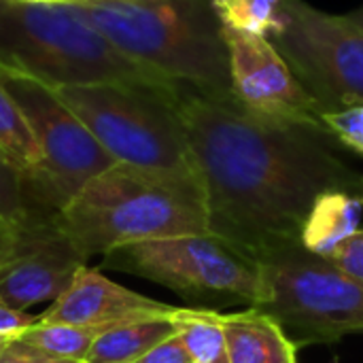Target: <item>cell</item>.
<instances>
[{
    "instance_id": "3",
    "label": "cell",
    "mask_w": 363,
    "mask_h": 363,
    "mask_svg": "<svg viewBox=\"0 0 363 363\" xmlns=\"http://www.w3.org/2000/svg\"><path fill=\"white\" fill-rule=\"evenodd\" d=\"M0 68L60 85L121 83L177 98L181 83L108 43L72 4L0 0Z\"/></svg>"
},
{
    "instance_id": "31",
    "label": "cell",
    "mask_w": 363,
    "mask_h": 363,
    "mask_svg": "<svg viewBox=\"0 0 363 363\" xmlns=\"http://www.w3.org/2000/svg\"><path fill=\"white\" fill-rule=\"evenodd\" d=\"M194 363H198V362H194Z\"/></svg>"
},
{
    "instance_id": "24",
    "label": "cell",
    "mask_w": 363,
    "mask_h": 363,
    "mask_svg": "<svg viewBox=\"0 0 363 363\" xmlns=\"http://www.w3.org/2000/svg\"><path fill=\"white\" fill-rule=\"evenodd\" d=\"M0 363H81L72 362V359H62L55 355H49L36 347H30L26 342H21L17 336L11 340V345L6 347V351L2 353Z\"/></svg>"
},
{
    "instance_id": "4",
    "label": "cell",
    "mask_w": 363,
    "mask_h": 363,
    "mask_svg": "<svg viewBox=\"0 0 363 363\" xmlns=\"http://www.w3.org/2000/svg\"><path fill=\"white\" fill-rule=\"evenodd\" d=\"M55 223L85 259L145 240L208 234L202 191L119 162L94 177Z\"/></svg>"
},
{
    "instance_id": "28",
    "label": "cell",
    "mask_w": 363,
    "mask_h": 363,
    "mask_svg": "<svg viewBox=\"0 0 363 363\" xmlns=\"http://www.w3.org/2000/svg\"><path fill=\"white\" fill-rule=\"evenodd\" d=\"M19 2H32V4H70L77 0H19Z\"/></svg>"
},
{
    "instance_id": "17",
    "label": "cell",
    "mask_w": 363,
    "mask_h": 363,
    "mask_svg": "<svg viewBox=\"0 0 363 363\" xmlns=\"http://www.w3.org/2000/svg\"><path fill=\"white\" fill-rule=\"evenodd\" d=\"M225 30L274 38L287 26V0H211Z\"/></svg>"
},
{
    "instance_id": "16",
    "label": "cell",
    "mask_w": 363,
    "mask_h": 363,
    "mask_svg": "<svg viewBox=\"0 0 363 363\" xmlns=\"http://www.w3.org/2000/svg\"><path fill=\"white\" fill-rule=\"evenodd\" d=\"M0 151L28 177L36 179L43 166V153L36 136L13 96L0 83Z\"/></svg>"
},
{
    "instance_id": "7",
    "label": "cell",
    "mask_w": 363,
    "mask_h": 363,
    "mask_svg": "<svg viewBox=\"0 0 363 363\" xmlns=\"http://www.w3.org/2000/svg\"><path fill=\"white\" fill-rule=\"evenodd\" d=\"M264 266L266 300L255 311L272 317L300 347L363 334V285L304 247Z\"/></svg>"
},
{
    "instance_id": "10",
    "label": "cell",
    "mask_w": 363,
    "mask_h": 363,
    "mask_svg": "<svg viewBox=\"0 0 363 363\" xmlns=\"http://www.w3.org/2000/svg\"><path fill=\"white\" fill-rule=\"evenodd\" d=\"M234 104L253 117L328 134L325 111L266 36L221 28Z\"/></svg>"
},
{
    "instance_id": "6",
    "label": "cell",
    "mask_w": 363,
    "mask_h": 363,
    "mask_svg": "<svg viewBox=\"0 0 363 363\" xmlns=\"http://www.w3.org/2000/svg\"><path fill=\"white\" fill-rule=\"evenodd\" d=\"M102 266L160 283L191 302L247 304L253 308L266 300L264 266L213 234L119 247L104 255Z\"/></svg>"
},
{
    "instance_id": "20",
    "label": "cell",
    "mask_w": 363,
    "mask_h": 363,
    "mask_svg": "<svg viewBox=\"0 0 363 363\" xmlns=\"http://www.w3.org/2000/svg\"><path fill=\"white\" fill-rule=\"evenodd\" d=\"M106 328H79V325H64V323H38L17 338L30 347H36L49 355L81 362L87 357L94 340Z\"/></svg>"
},
{
    "instance_id": "14",
    "label": "cell",
    "mask_w": 363,
    "mask_h": 363,
    "mask_svg": "<svg viewBox=\"0 0 363 363\" xmlns=\"http://www.w3.org/2000/svg\"><path fill=\"white\" fill-rule=\"evenodd\" d=\"M362 198L353 191L332 189L321 194L302 228V247L319 257H330L362 223Z\"/></svg>"
},
{
    "instance_id": "18",
    "label": "cell",
    "mask_w": 363,
    "mask_h": 363,
    "mask_svg": "<svg viewBox=\"0 0 363 363\" xmlns=\"http://www.w3.org/2000/svg\"><path fill=\"white\" fill-rule=\"evenodd\" d=\"M179 336L198 363H230L221 313L213 308H185L179 319Z\"/></svg>"
},
{
    "instance_id": "9",
    "label": "cell",
    "mask_w": 363,
    "mask_h": 363,
    "mask_svg": "<svg viewBox=\"0 0 363 363\" xmlns=\"http://www.w3.org/2000/svg\"><path fill=\"white\" fill-rule=\"evenodd\" d=\"M285 11L287 26L272 43L321 108L363 104V30L304 0H287Z\"/></svg>"
},
{
    "instance_id": "12",
    "label": "cell",
    "mask_w": 363,
    "mask_h": 363,
    "mask_svg": "<svg viewBox=\"0 0 363 363\" xmlns=\"http://www.w3.org/2000/svg\"><path fill=\"white\" fill-rule=\"evenodd\" d=\"M183 308L151 300L123 285L113 283L96 268H83L70 289L40 315V323H64L79 328H113L119 323L179 317Z\"/></svg>"
},
{
    "instance_id": "5",
    "label": "cell",
    "mask_w": 363,
    "mask_h": 363,
    "mask_svg": "<svg viewBox=\"0 0 363 363\" xmlns=\"http://www.w3.org/2000/svg\"><path fill=\"white\" fill-rule=\"evenodd\" d=\"M53 89L115 162L202 191L174 108L177 98L121 83H81Z\"/></svg>"
},
{
    "instance_id": "15",
    "label": "cell",
    "mask_w": 363,
    "mask_h": 363,
    "mask_svg": "<svg viewBox=\"0 0 363 363\" xmlns=\"http://www.w3.org/2000/svg\"><path fill=\"white\" fill-rule=\"evenodd\" d=\"M185 313V308H183ZM181 313V315H183ZM179 317H153L106 328L83 363H134L160 342L179 334Z\"/></svg>"
},
{
    "instance_id": "30",
    "label": "cell",
    "mask_w": 363,
    "mask_h": 363,
    "mask_svg": "<svg viewBox=\"0 0 363 363\" xmlns=\"http://www.w3.org/2000/svg\"><path fill=\"white\" fill-rule=\"evenodd\" d=\"M362 202H363V196H362Z\"/></svg>"
},
{
    "instance_id": "29",
    "label": "cell",
    "mask_w": 363,
    "mask_h": 363,
    "mask_svg": "<svg viewBox=\"0 0 363 363\" xmlns=\"http://www.w3.org/2000/svg\"><path fill=\"white\" fill-rule=\"evenodd\" d=\"M13 338H15V336H0V357H2V353L6 351V347L11 345Z\"/></svg>"
},
{
    "instance_id": "22",
    "label": "cell",
    "mask_w": 363,
    "mask_h": 363,
    "mask_svg": "<svg viewBox=\"0 0 363 363\" xmlns=\"http://www.w3.org/2000/svg\"><path fill=\"white\" fill-rule=\"evenodd\" d=\"M325 259H330L334 266H338L342 272H347L363 285V228H359Z\"/></svg>"
},
{
    "instance_id": "21",
    "label": "cell",
    "mask_w": 363,
    "mask_h": 363,
    "mask_svg": "<svg viewBox=\"0 0 363 363\" xmlns=\"http://www.w3.org/2000/svg\"><path fill=\"white\" fill-rule=\"evenodd\" d=\"M323 125L332 138H338L345 147L363 155V104L328 111L323 115Z\"/></svg>"
},
{
    "instance_id": "27",
    "label": "cell",
    "mask_w": 363,
    "mask_h": 363,
    "mask_svg": "<svg viewBox=\"0 0 363 363\" xmlns=\"http://www.w3.org/2000/svg\"><path fill=\"white\" fill-rule=\"evenodd\" d=\"M359 30H363V6H359V9H355V11H351L349 15H347Z\"/></svg>"
},
{
    "instance_id": "11",
    "label": "cell",
    "mask_w": 363,
    "mask_h": 363,
    "mask_svg": "<svg viewBox=\"0 0 363 363\" xmlns=\"http://www.w3.org/2000/svg\"><path fill=\"white\" fill-rule=\"evenodd\" d=\"M83 253L57 228L55 217L15 230V240L0 262V302L13 311L55 302L85 268Z\"/></svg>"
},
{
    "instance_id": "8",
    "label": "cell",
    "mask_w": 363,
    "mask_h": 363,
    "mask_svg": "<svg viewBox=\"0 0 363 363\" xmlns=\"http://www.w3.org/2000/svg\"><path fill=\"white\" fill-rule=\"evenodd\" d=\"M0 83L21 106L43 153L30 191L47 213L57 215L94 177L117 162L49 83L11 68H0Z\"/></svg>"
},
{
    "instance_id": "26",
    "label": "cell",
    "mask_w": 363,
    "mask_h": 363,
    "mask_svg": "<svg viewBox=\"0 0 363 363\" xmlns=\"http://www.w3.org/2000/svg\"><path fill=\"white\" fill-rule=\"evenodd\" d=\"M13 240H15V230H9V228L0 225V262H2V259L6 257V253L11 251Z\"/></svg>"
},
{
    "instance_id": "1",
    "label": "cell",
    "mask_w": 363,
    "mask_h": 363,
    "mask_svg": "<svg viewBox=\"0 0 363 363\" xmlns=\"http://www.w3.org/2000/svg\"><path fill=\"white\" fill-rule=\"evenodd\" d=\"M204 194L208 234L266 264L302 247L315 200L363 181L330 149V136L272 123L234 100L183 85L174 100Z\"/></svg>"
},
{
    "instance_id": "19",
    "label": "cell",
    "mask_w": 363,
    "mask_h": 363,
    "mask_svg": "<svg viewBox=\"0 0 363 363\" xmlns=\"http://www.w3.org/2000/svg\"><path fill=\"white\" fill-rule=\"evenodd\" d=\"M55 217L32 196L28 177L0 151V225L19 230L32 221Z\"/></svg>"
},
{
    "instance_id": "2",
    "label": "cell",
    "mask_w": 363,
    "mask_h": 363,
    "mask_svg": "<svg viewBox=\"0 0 363 363\" xmlns=\"http://www.w3.org/2000/svg\"><path fill=\"white\" fill-rule=\"evenodd\" d=\"M130 60L208 96L230 98L228 51L211 0L70 2Z\"/></svg>"
},
{
    "instance_id": "13",
    "label": "cell",
    "mask_w": 363,
    "mask_h": 363,
    "mask_svg": "<svg viewBox=\"0 0 363 363\" xmlns=\"http://www.w3.org/2000/svg\"><path fill=\"white\" fill-rule=\"evenodd\" d=\"M230 363H298V345L268 315L247 308L221 313Z\"/></svg>"
},
{
    "instance_id": "25",
    "label": "cell",
    "mask_w": 363,
    "mask_h": 363,
    "mask_svg": "<svg viewBox=\"0 0 363 363\" xmlns=\"http://www.w3.org/2000/svg\"><path fill=\"white\" fill-rule=\"evenodd\" d=\"M40 323V315L34 317L30 313L13 311L0 302V336H19L21 332Z\"/></svg>"
},
{
    "instance_id": "23",
    "label": "cell",
    "mask_w": 363,
    "mask_h": 363,
    "mask_svg": "<svg viewBox=\"0 0 363 363\" xmlns=\"http://www.w3.org/2000/svg\"><path fill=\"white\" fill-rule=\"evenodd\" d=\"M134 363H194V359H191L189 351L185 349L181 336L174 334L168 340L153 347L149 353H145L140 359H136Z\"/></svg>"
}]
</instances>
